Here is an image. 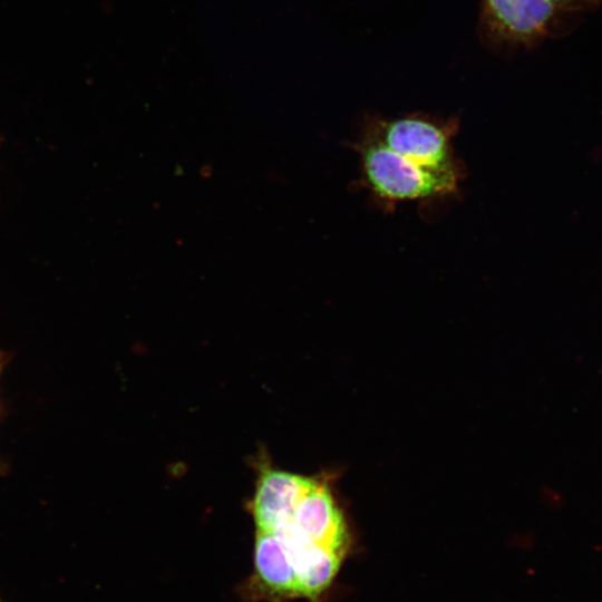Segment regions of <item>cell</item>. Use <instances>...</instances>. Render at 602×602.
<instances>
[{
    "mask_svg": "<svg viewBox=\"0 0 602 602\" xmlns=\"http://www.w3.org/2000/svg\"><path fill=\"white\" fill-rule=\"evenodd\" d=\"M363 187L383 206L456 196L463 178L425 169L381 143L367 127L353 143Z\"/></svg>",
    "mask_w": 602,
    "mask_h": 602,
    "instance_id": "cell-1",
    "label": "cell"
},
{
    "mask_svg": "<svg viewBox=\"0 0 602 602\" xmlns=\"http://www.w3.org/2000/svg\"><path fill=\"white\" fill-rule=\"evenodd\" d=\"M367 127L387 147L414 164L439 174L464 178V165L455 155L454 137L459 119L409 114L370 118Z\"/></svg>",
    "mask_w": 602,
    "mask_h": 602,
    "instance_id": "cell-2",
    "label": "cell"
},
{
    "mask_svg": "<svg viewBox=\"0 0 602 602\" xmlns=\"http://www.w3.org/2000/svg\"><path fill=\"white\" fill-rule=\"evenodd\" d=\"M480 28L493 43L534 47L553 36L563 13L548 0H480Z\"/></svg>",
    "mask_w": 602,
    "mask_h": 602,
    "instance_id": "cell-3",
    "label": "cell"
},
{
    "mask_svg": "<svg viewBox=\"0 0 602 602\" xmlns=\"http://www.w3.org/2000/svg\"><path fill=\"white\" fill-rule=\"evenodd\" d=\"M282 526L312 544L341 555L347 551L348 533L343 517L330 491L320 482L314 480L301 496L291 520Z\"/></svg>",
    "mask_w": 602,
    "mask_h": 602,
    "instance_id": "cell-4",
    "label": "cell"
},
{
    "mask_svg": "<svg viewBox=\"0 0 602 602\" xmlns=\"http://www.w3.org/2000/svg\"><path fill=\"white\" fill-rule=\"evenodd\" d=\"M314 479L284 470L265 468L261 472L250 504L256 531L274 532L287 524L301 496Z\"/></svg>",
    "mask_w": 602,
    "mask_h": 602,
    "instance_id": "cell-5",
    "label": "cell"
},
{
    "mask_svg": "<svg viewBox=\"0 0 602 602\" xmlns=\"http://www.w3.org/2000/svg\"><path fill=\"white\" fill-rule=\"evenodd\" d=\"M254 579L268 598H299L292 554L284 541L273 532L256 531Z\"/></svg>",
    "mask_w": 602,
    "mask_h": 602,
    "instance_id": "cell-6",
    "label": "cell"
},
{
    "mask_svg": "<svg viewBox=\"0 0 602 602\" xmlns=\"http://www.w3.org/2000/svg\"><path fill=\"white\" fill-rule=\"evenodd\" d=\"M563 13L590 11L599 6V0H548Z\"/></svg>",
    "mask_w": 602,
    "mask_h": 602,
    "instance_id": "cell-7",
    "label": "cell"
},
{
    "mask_svg": "<svg viewBox=\"0 0 602 602\" xmlns=\"http://www.w3.org/2000/svg\"><path fill=\"white\" fill-rule=\"evenodd\" d=\"M0 602H3V600L0 598Z\"/></svg>",
    "mask_w": 602,
    "mask_h": 602,
    "instance_id": "cell-8",
    "label": "cell"
},
{
    "mask_svg": "<svg viewBox=\"0 0 602 602\" xmlns=\"http://www.w3.org/2000/svg\"><path fill=\"white\" fill-rule=\"evenodd\" d=\"M1 366V365H0Z\"/></svg>",
    "mask_w": 602,
    "mask_h": 602,
    "instance_id": "cell-9",
    "label": "cell"
}]
</instances>
